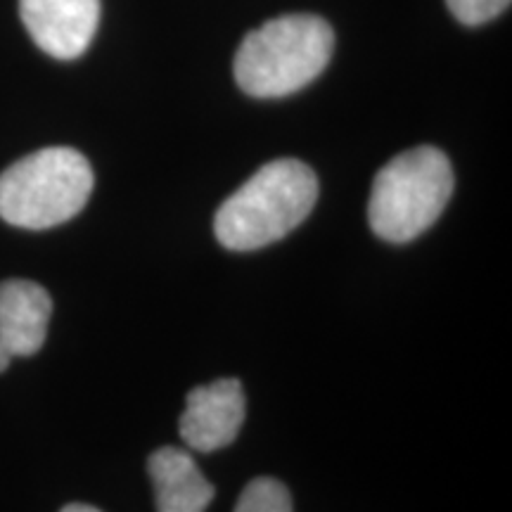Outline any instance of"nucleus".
I'll return each instance as SVG.
<instances>
[{"label":"nucleus","instance_id":"0eeeda50","mask_svg":"<svg viewBox=\"0 0 512 512\" xmlns=\"http://www.w3.org/2000/svg\"><path fill=\"white\" fill-rule=\"evenodd\" d=\"M53 299L31 280L0 283V344L12 358L34 356L48 335Z\"/></svg>","mask_w":512,"mask_h":512},{"label":"nucleus","instance_id":"f257e3e1","mask_svg":"<svg viewBox=\"0 0 512 512\" xmlns=\"http://www.w3.org/2000/svg\"><path fill=\"white\" fill-rule=\"evenodd\" d=\"M318 200V178L299 159L261 166L216 211V240L233 252H254L302 226Z\"/></svg>","mask_w":512,"mask_h":512},{"label":"nucleus","instance_id":"f03ea898","mask_svg":"<svg viewBox=\"0 0 512 512\" xmlns=\"http://www.w3.org/2000/svg\"><path fill=\"white\" fill-rule=\"evenodd\" d=\"M335 50L332 27L318 15H285L249 31L235 53V81L252 98H285L316 81Z\"/></svg>","mask_w":512,"mask_h":512},{"label":"nucleus","instance_id":"6e6552de","mask_svg":"<svg viewBox=\"0 0 512 512\" xmlns=\"http://www.w3.org/2000/svg\"><path fill=\"white\" fill-rule=\"evenodd\" d=\"M157 512H207L214 501V486L202 475L188 453L164 446L147 460Z\"/></svg>","mask_w":512,"mask_h":512},{"label":"nucleus","instance_id":"f8f14e48","mask_svg":"<svg viewBox=\"0 0 512 512\" xmlns=\"http://www.w3.org/2000/svg\"><path fill=\"white\" fill-rule=\"evenodd\" d=\"M10 363H12V356L8 354V349L0 344V373H5V370L10 368Z\"/></svg>","mask_w":512,"mask_h":512},{"label":"nucleus","instance_id":"7ed1b4c3","mask_svg":"<svg viewBox=\"0 0 512 512\" xmlns=\"http://www.w3.org/2000/svg\"><path fill=\"white\" fill-rule=\"evenodd\" d=\"M453 185L451 162L437 147L401 152L375 176L368 202L370 228L392 245L420 238L446 209Z\"/></svg>","mask_w":512,"mask_h":512},{"label":"nucleus","instance_id":"1a4fd4ad","mask_svg":"<svg viewBox=\"0 0 512 512\" xmlns=\"http://www.w3.org/2000/svg\"><path fill=\"white\" fill-rule=\"evenodd\" d=\"M235 512H294L290 491L278 479L259 477L242 491Z\"/></svg>","mask_w":512,"mask_h":512},{"label":"nucleus","instance_id":"20e7f679","mask_svg":"<svg viewBox=\"0 0 512 512\" xmlns=\"http://www.w3.org/2000/svg\"><path fill=\"white\" fill-rule=\"evenodd\" d=\"M93 169L72 147L31 152L0 174V219L46 230L74 219L93 192Z\"/></svg>","mask_w":512,"mask_h":512},{"label":"nucleus","instance_id":"9b49d317","mask_svg":"<svg viewBox=\"0 0 512 512\" xmlns=\"http://www.w3.org/2000/svg\"><path fill=\"white\" fill-rule=\"evenodd\" d=\"M60 512H100V510L93 508V505H86V503H69V505H64Z\"/></svg>","mask_w":512,"mask_h":512},{"label":"nucleus","instance_id":"423d86ee","mask_svg":"<svg viewBox=\"0 0 512 512\" xmlns=\"http://www.w3.org/2000/svg\"><path fill=\"white\" fill-rule=\"evenodd\" d=\"M29 36L55 60H76L100 24V0H19Z\"/></svg>","mask_w":512,"mask_h":512},{"label":"nucleus","instance_id":"9d476101","mask_svg":"<svg viewBox=\"0 0 512 512\" xmlns=\"http://www.w3.org/2000/svg\"><path fill=\"white\" fill-rule=\"evenodd\" d=\"M448 10L465 27H479L491 22L510 8V0H446Z\"/></svg>","mask_w":512,"mask_h":512},{"label":"nucleus","instance_id":"39448f33","mask_svg":"<svg viewBox=\"0 0 512 512\" xmlns=\"http://www.w3.org/2000/svg\"><path fill=\"white\" fill-rule=\"evenodd\" d=\"M245 415L247 399L242 384L216 380L188 394L178 432L192 451L214 453L238 439Z\"/></svg>","mask_w":512,"mask_h":512}]
</instances>
